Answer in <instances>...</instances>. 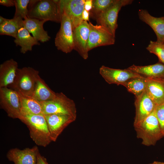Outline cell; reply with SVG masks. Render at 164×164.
<instances>
[{
    "instance_id": "d6986e66",
    "label": "cell",
    "mask_w": 164,
    "mask_h": 164,
    "mask_svg": "<svg viewBox=\"0 0 164 164\" xmlns=\"http://www.w3.org/2000/svg\"><path fill=\"white\" fill-rule=\"evenodd\" d=\"M17 62L12 59L0 65V88L8 87L12 84L18 69Z\"/></svg>"
},
{
    "instance_id": "d590c367",
    "label": "cell",
    "mask_w": 164,
    "mask_h": 164,
    "mask_svg": "<svg viewBox=\"0 0 164 164\" xmlns=\"http://www.w3.org/2000/svg\"><path fill=\"white\" fill-rule=\"evenodd\" d=\"M162 82L163 83V84H164V79H161V80Z\"/></svg>"
},
{
    "instance_id": "9c48e42d",
    "label": "cell",
    "mask_w": 164,
    "mask_h": 164,
    "mask_svg": "<svg viewBox=\"0 0 164 164\" xmlns=\"http://www.w3.org/2000/svg\"><path fill=\"white\" fill-rule=\"evenodd\" d=\"M90 33L87 44L88 51L98 46L114 44L115 36L106 29L100 25L89 23Z\"/></svg>"
},
{
    "instance_id": "30bf717a",
    "label": "cell",
    "mask_w": 164,
    "mask_h": 164,
    "mask_svg": "<svg viewBox=\"0 0 164 164\" xmlns=\"http://www.w3.org/2000/svg\"><path fill=\"white\" fill-rule=\"evenodd\" d=\"M85 0H60V14L64 13L70 19L73 30L83 21L82 14L84 9Z\"/></svg>"
},
{
    "instance_id": "52a82bcc",
    "label": "cell",
    "mask_w": 164,
    "mask_h": 164,
    "mask_svg": "<svg viewBox=\"0 0 164 164\" xmlns=\"http://www.w3.org/2000/svg\"><path fill=\"white\" fill-rule=\"evenodd\" d=\"M60 27L55 39L57 49L66 53H70L74 49L72 25L69 18L61 13Z\"/></svg>"
},
{
    "instance_id": "83f0119b",
    "label": "cell",
    "mask_w": 164,
    "mask_h": 164,
    "mask_svg": "<svg viewBox=\"0 0 164 164\" xmlns=\"http://www.w3.org/2000/svg\"><path fill=\"white\" fill-rule=\"evenodd\" d=\"M146 49L150 53L156 55L159 62L164 64V45L163 44L156 41H151Z\"/></svg>"
},
{
    "instance_id": "ffe728a7",
    "label": "cell",
    "mask_w": 164,
    "mask_h": 164,
    "mask_svg": "<svg viewBox=\"0 0 164 164\" xmlns=\"http://www.w3.org/2000/svg\"><path fill=\"white\" fill-rule=\"evenodd\" d=\"M145 91L157 105L164 104V84L161 80L147 78Z\"/></svg>"
},
{
    "instance_id": "7402d4cb",
    "label": "cell",
    "mask_w": 164,
    "mask_h": 164,
    "mask_svg": "<svg viewBox=\"0 0 164 164\" xmlns=\"http://www.w3.org/2000/svg\"><path fill=\"white\" fill-rule=\"evenodd\" d=\"M56 93L49 87L39 76L37 79L32 97L41 102L51 101L55 97Z\"/></svg>"
},
{
    "instance_id": "8fae6325",
    "label": "cell",
    "mask_w": 164,
    "mask_h": 164,
    "mask_svg": "<svg viewBox=\"0 0 164 164\" xmlns=\"http://www.w3.org/2000/svg\"><path fill=\"white\" fill-rule=\"evenodd\" d=\"M99 73L109 84L122 85L130 79L140 76L129 70L110 68L103 65L99 68Z\"/></svg>"
},
{
    "instance_id": "1f68e13d",
    "label": "cell",
    "mask_w": 164,
    "mask_h": 164,
    "mask_svg": "<svg viewBox=\"0 0 164 164\" xmlns=\"http://www.w3.org/2000/svg\"><path fill=\"white\" fill-rule=\"evenodd\" d=\"M92 0H85L84 8V9L90 12L92 8Z\"/></svg>"
},
{
    "instance_id": "9a60e30c",
    "label": "cell",
    "mask_w": 164,
    "mask_h": 164,
    "mask_svg": "<svg viewBox=\"0 0 164 164\" xmlns=\"http://www.w3.org/2000/svg\"><path fill=\"white\" fill-rule=\"evenodd\" d=\"M135 105V113L133 125L138 123L150 115L154 111L157 105L149 97L145 91L136 97Z\"/></svg>"
},
{
    "instance_id": "cb8c5ba5",
    "label": "cell",
    "mask_w": 164,
    "mask_h": 164,
    "mask_svg": "<svg viewBox=\"0 0 164 164\" xmlns=\"http://www.w3.org/2000/svg\"><path fill=\"white\" fill-rule=\"evenodd\" d=\"M23 26V19L21 18L14 17L12 19H6L0 25V35L10 36L15 38L19 30Z\"/></svg>"
},
{
    "instance_id": "8d00e7d4",
    "label": "cell",
    "mask_w": 164,
    "mask_h": 164,
    "mask_svg": "<svg viewBox=\"0 0 164 164\" xmlns=\"http://www.w3.org/2000/svg\"><path fill=\"white\" fill-rule=\"evenodd\" d=\"M163 45H164V43H163Z\"/></svg>"
},
{
    "instance_id": "44dd1931",
    "label": "cell",
    "mask_w": 164,
    "mask_h": 164,
    "mask_svg": "<svg viewBox=\"0 0 164 164\" xmlns=\"http://www.w3.org/2000/svg\"><path fill=\"white\" fill-rule=\"evenodd\" d=\"M14 42L16 46L21 47L20 51L23 54L31 51L34 46L40 45L39 42L24 26L19 30Z\"/></svg>"
},
{
    "instance_id": "6da1fadb",
    "label": "cell",
    "mask_w": 164,
    "mask_h": 164,
    "mask_svg": "<svg viewBox=\"0 0 164 164\" xmlns=\"http://www.w3.org/2000/svg\"><path fill=\"white\" fill-rule=\"evenodd\" d=\"M20 120L26 125L31 138L36 145L46 147L52 142L44 114H22Z\"/></svg>"
},
{
    "instance_id": "4fadbf2b",
    "label": "cell",
    "mask_w": 164,
    "mask_h": 164,
    "mask_svg": "<svg viewBox=\"0 0 164 164\" xmlns=\"http://www.w3.org/2000/svg\"><path fill=\"white\" fill-rule=\"evenodd\" d=\"M52 141L55 142L63 130L76 118L62 114L44 115Z\"/></svg>"
},
{
    "instance_id": "603a6c76",
    "label": "cell",
    "mask_w": 164,
    "mask_h": 164,
    "mask_svg": "<svg viewBox=\"0 0 164 164\" xmlns=\"http://www.w3.org/2000/svg\"><path fill=\"white\" fill-rule=\"evenodd\" d=\"M21 102V114H43L42 104L32 97L18 92Z\"/></svg>"
},
{
    "instance_id": "e0dca14e",
    "label": "cell",
    "mask_w": 164,
    "mask_h": 164,
    "mask_svg": "<svg viewBox=\"0 0 164 164\" xmlns=\"http://www.w3.org/2000/svg\"><path fill=\"white\" fill-rule=\"evenodd\" d=\"M132 71L148 78L164 79V64L160 62L145 66L134 64L128 68Z\"/></svg>"
},
{
    "instance_id": "4316f807",
    "label": "cell",
    "mask_w": 164,
    "mask_h": 164,
    "mask_svg": "<svg viewBox=\"0 0 164 164\" xmlns=\"http://www.w3.org/2000/svg\"><path fill=\"white\" fill-rule=\"evenodd\" d=\"M30 0H15V12L14 17L23 20L28 17V5Z\"/></svg>"
},
{
    "instance_id": "484cf974",
    "label": "cell",
    "mask_w": 164,
    "mask_h": 164,
    "mask_svg": "<svg viewBox=\"0 0 164 164\" xmlns=\"http://www.w3.org/2000/svg\"><path fill=\"white\" fill-rule=\"evenodd\" d=\"M117 0H92L93 5L89 12L91 16L96 19L101 14L114 4Z\"/></svg>"
},
{
    "instance_id": "5bb4252c",
    "label": "cell",
    "mask_w": 164,
    "mask_h": 164,
    "mask_svg": "<svg viewBox=\"0 0 164 164\" xmlns=\"http://www.w3.org/2000/svg\"><path fill=\"white\" fill-rule=\"evenodd\" d=\"M39 152L36 146L23 150L15 148L9 150L6 156L8 160L14 164H36Z\"/></svg>"
},
{
    "instance_id": "e575fe53",
    "label": "cell",
    "mask_w": 164,
    "mask_h": 164,
    "mask_svg": "<svg viewBox=\"0 0 164 164\" xmlns=\"http://www.w3.org/2000/svg\"><path fill=\"white\" fill-rule=\"evenodd\" d=\"M149 164H164V162L155 161L152 162Z\"/></svg>"
},
{
    "instance_id": "277c9868",
    "label": "cell",
    "mask_w": 164,
    "mask_h": 164,
    "mask_svg": "<svg viewBox=\"0 0 164 164\" xmlns=\"http://www.w3.org/2000/svg\"><path fill=\"white\" fill-rule=\"evenodd\" d=\"M39 72L30 67L18 68L13 83L7 87L22 94L32 97Z\"/></svg>"
},
{
    "instance_id": "f1b7e54d",
    "label": "cell",
    "mask_w": 164,
    "mask_h": 164,
    "mask_svg": "<svg viewBox=\"0 0 164 164\" xmlns=\"http://www.w3.org/2000/svg\"><path fill=\"white\" fill-rule=\"evenodd\" d=\"M155 111L160 128L164 137V104L156 105Z\"/></svg>"
},
{
    "instance_id": "74e56055",
    "label": "cell",
    "mask_w": 164,
    "mask_h": 164,
    "mask_svg": "<svg viewBox=\"0 0 164 164\" xmlns=\"http://www.w3.org/2000/svg\"></svg>"
},
{
    "instance_id": "3957f363",
    "label": "cell",
    "mask_w": 164,
    "mask_h": 164,
    "mask_svg": "<svg viewBox=\"0 0 164 164\" xmlns=\"http://www.w3.org/2000/svg\"><path fill=\"white\" fill-rule=\"evenodd\" d=\"M155 110L144 120L134 125L137 138L141 139L142 144L146 146L155 145L164 137Z\"/></svg>"
},
{
    "instance_id": "8992f818",
    "label": "cell",
    "mask_w": 164,
    "mask_h": 164,
    "mask_svg": "<svg viewBox=\"0 0 164 164\" xmlns=\"http://www.w3.org/2000/svg\"><path fill=\"white\" fill-rule=\"evenodd\" d=\"M0 104L9 117L20 120L21 102L18 92L7 87L0 88Z\"/></svg>"
},
{
    "instance_id": "5b68a950",
    "label": "cell",
    "mask_w": 164,
    "mask_h": 164,
    "mask_svg": "<svg viewBox=\"0 0 164 164\" xmlns=\"http://www.w3.org/2000/svg\"><path fill=\"white\" fill-rule=\"evenodd\" d=\"M44 115L62 114L77 118V108L74 101L62 92L56 93L53 100L41 102Z\"/></svg>"
},
{
    "instance_id": "d6a6232c",
    "label": "cell",
    "mask_w": 164,
    "mask_h": 164,
    "mask_svg": "<svg viewBox=\"0 0 164 164\" xmlns=\"http://www.w3.org/2000/svg\"><path fill=\"white\" fill-rule=\"evenodd\" d=\"M89 12L85 9L83 11L82 14V18L83 20L87 21H89Z\"/></svg>"
},
{
    "instance_id": "4dcf8cb0",
    "label": "cell",
    "mask_w": 164,
    "mask_h": 164,
    "mask_svg": "<svg viewBox=\"0 0 164 164\" xmlns=\"http://www.w3.org/2000/svg\"><path fill=\"white\" fill-rule=\"evenodd\" d=\"M36 164H48L46 158L41 155L39 152L37 156Z\"/></svg>"
},
{
    "instance_id": "2e32d148",
    "label": "cell",
    "mask_w": 164,
    "mask_h": 164,
    "mask_svg": "<svg viewBox=\"0 0 164 164\" xmlns=\"http://www.w3.org/2000/svg\"><path fill=\"white\" fill-rule=\"evenodd\" d=\"M139 19L149 25L153 30L157 36L156 41L164 43V18L156 17L151 15L145 9H139L138 12Z\"/></svg>"
},
{
    "instance_id": "836d02e7",
    "label": "cell",
    "mask_w": 164,
    "mask_h": 164,
    "mask_svg": "<svg viewBox=\"0 0 164 164\" xmlns=\"http://www.w3.org/2000/svg\"><path fill=\"white\" fill-rule=\"evenodd\" d=\"M6 18H4L1 16H0V25L3 23L6 19Z\"/></svg>"
},
{
    "instance_id": "7c38bea8",
    "label": "cell",
    "mask_w": 164,
    "mask_h": 164,
    "mask_svg": "<svg viewBox=\"0 0 164 164\" xmlns=\"http://www.w3.org/2000/svg\"><path fill=\"white\" fill-rule=\"evenodd\" d=\"M73 50L84 60L88 57L87 44L90 33L89 23L83 20L73 30Z\"/></svg>"
},
{
    "instance_id": "ba28073f",
    "label": "cell",
    "mask_w": 164,
    "mask_h": 164,
    "mask_svg": "<svg viewBox=\"0 0 164 164\" xmlns=\"http://www.w3.org/2000/svg\"><path fill=\"white\" fill-rule=\"evenodd\" d=\"M133 1L132 0H117L114 4L96 18L97 22L115 36L119 12L122 7L131 4Z\"/></svg>"
},
{
    "instance_id": "ac0fdd59",
    "label": "cell",
    "mask_w": 164,
    "mask_h": 164,
    "mask_svg": "<svg viewBox=\"0 0 164 164\" xmlns=\"http://www.w3.org/2000/svg\"><path fill=\"white\" fill-rule=\"evenodd\" d=\"M45 22V21L27 17L23 20V25L38 41L43 43L48 41L51 38L47 32L44 29L43 25Z\"/></svg>"
},
{
    "instance_id": "f546056e",
    "label": "cell",
    "mask_w": 164,
    "mask_h": 164,
    "mask_svg": "<svg viewBox=\"0 0 164 164\" xmlns=\"http://www.w3.org/2000/svg\"><path fill=\"white\" fill-rule=\"evenodd\" d=\"M0 4L7 7L15 6V0H0Z\"/></svg>"
},
{
    "instance_id": "d4e9b609",
    "label": "cell",
    "mask_w": 164,
    "mask_h": 164,
    "mask_svg": "<svg viewBox=\"0 0 164 164\" xmlns=\"http://www.w3.org/2000/svg\"><path fill=\"white\" fill-rule=\"evenodd\" d=\"M147 80V78L140 76L130 79L123 85L137 97L145 91Z\"/></svg>"
},
{
    "instance_id": "7a4b0ae2",
    "label": "cell",
    "mask_w": 164,
    "mask_h": 164,
    "mask_svg": "<svg viewBox=\"0 0 164 164\" xmlns=\"http://www.w3.org/2000/svg\"><path fill=\"white\" fill-rule=\"evenodd\" d=\"M58 0H30L28 17L40 20L60 22L61 19Z\"/></svg>"
}]
</instances>
